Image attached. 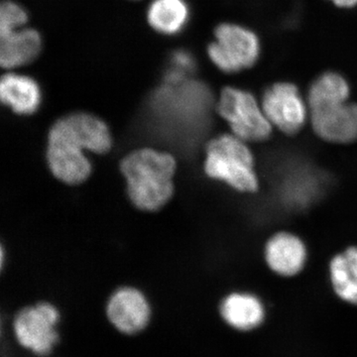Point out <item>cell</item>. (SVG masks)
<instances>
[{
	"instance_id": "7a4b0ae2",
	"label": "cell",
	"mask_w": 357,
	"mask_h": 357,
	"mask_svg": "<svg viewBox=\"0 0 357 357\" xmlns=\"http://www.w3.org/2000/svg\"><path fill=\"white\" fill-rule=\"evenodd\" d=\"M206 175L241 192H255L259 180L248 143L234 134H223L208 143L204 160Z\"/></svg>"
},
{
	"instance_id": "9c48e42d",
	"label": "cell",
	"mask_w": 357,
	"mask_h": 357,
	"mask_svg": "<svg viewBox=\"0 0 357 357\" xmlns=\"http://www.w3.org/2000/svg\"><path fill=\"white\" fill-rule=\"evenodd\" d=\"M112 325L121 333H139L150 319V307L142 293L133 288L119 289L112 296L107 307Z\"/></svg>"
},
{
	"instance_id": "3957f363",
	"label": "cell",
	"mask_w": 357,
	"mask_h": 357,
	"mask_svg": "<svg viewBox=\"0 0 357 357\" xmlns=\"http://www.w3.org/2000/svg\"><path fill=\"white\" fill-rule=\"evenodd\" d=\"M215 40L208 46V55L218 70L234 74L253 67L261 55V43L252 30L234 23L215 28Z\"/></svg>"
},
{
	"instance_id": "5b68a950",
	"label": "cell",
	"mask_w": 357,
	"mask_h": 357,
	"mask_svg": "<svg viewBox=\"0 0 357 357\" xmlns=\"http://www.w3.org/2000/svg\"><path fill=\"white\" fill-rule=\"evenodd\" d=\"M218 112L229 124L231 133L244 142H262L272 134V128L261 105L244 89L227 86L218 102Z\"/></svg>"
},
{
	"instance_id": "52a82bcc",
	"label": "cell",
	"mask_w": 357,
	"mask_h": 357,
	"mask_svg": "<svg viewBox=\"0 0 357 357\" xmlns=\"http://www.w3.org/2000/svg\"><path fill=\"white\" fill-rule=\"evenodd\" d=\"M59 318L57 309L47 303L26 307L14 321L18 342L35 354H48L58 340L56 326Z\"/></svg>"
},
{
	"instance_id": "277c9868",
	"label": "cell",
	"mask_w": 357,
	"mask_h": 357,
	"mask_svg": "<svg viewBox=\"0 0 357 357\" xmlns=\"http://www.w3.org/2000/svg\"><path fill=\"white\" fill-rule=\"evenodd\" d=\"M84 151H88L86 143L66 116L54 124L49 133L47 158L56 178L68 184L86 180L91 166Z\"/></svg>"
},
{
	"instance_id": "30bf717a",
	"label": "cell",
	"mask_w": 357,
	"mask_h": 357,
	"mask_svg": "<svg viewBox=\"0 0 357 357\" xmlns=\"http://www.w3.org/2000/svg\"><path fill=\"white\" fill-rule=\"evenodd\" d=\"M265 260L275 273L295 276L304 268L307 248L302 239L290 232H278L265 244Z\"/></svg>"
},
{
	"instance_id": "6da1fadb",
	"label": "cell",
	"mask_w": 357,
	"mask_h": 357,
	"mask_svg": "<svg viewBox=\"0 0 357 357\" xmlns=\"http://www.w3.org/2000/svg\"><path fill=\"white\" fill-rule=\"evenodd\" d=\"M121 169L129 198L141 210H159L172 197L176 161L170 154L136 150L122 160Z\"/></svg>"
},
{
	"instance_id": "5bb4252c",
	"label": "cell",
	"mask_w": 357,
	"mask_h": 357,
	"mask_svg": "<svg viewBox=\"0 0 357 357\" xmlns=\"http://www.w3.org/2000/svg\"><path fill=\"white\" fill-rule=\"evenodd\" d=\"M189 20L190 8L185 0H153L147 9L148 23L161 34H177Z\"/></svg>"
},
{
	"instance_id": "ac0fdd59",
	"label": "cell",
	"mask_w": 357,
	"mask_h": 357,
	"mask_svg": "<svg viewBox=\"0 0 357 357\" xmlns=\"http://www.w3.org/2000/svg\"><path fill=\"white\" fill-rule=\"evenodd\" d=\"M28 22V14L17 2L6 0L0 6V31L25 26Z\"/></svg>"
},
{
	"instance_id": "8fae6325",
	"label": "cell",
	"mask_w": 357,
	"mask_h": 357,
	"mask_svg": "<svg viewBox=\"0 0 357 357\" xmlns=\"http://www.w3.org/2000/svg\"><path fill=\"white\" fill-rule=\"evenodd\" d=\"M42 50L40 33L21 26L0 31V65L7 70L30 64Z\"/></svg>"
},
{
	"instance_id": "8992f818",
	"label": "cell",
	"mask_w": 357,
	"mask_h": 357,
	"mask_svg": "<svg viewBox=\"0 0 357 357\" xmlns=\"http://www.w3.org/2000/svg\"><path fill=\"white\" fill-rule=\"evenodd\" d=\"M261 107L271 126L287 135L299 133L306 124V103L295 84H272L263 93Z\"/></svg>"
},
{
	"instance_id": "d6986e66",
	"label": "cell",
	"mask_w": 357,
	"mask_h": 357,
	"mask_svg": "<svg viewBox=\"0 0 357 357\" xmlns=\"http://www.w3.org/2000/svg\"><path fill=\"white\" fill-rule=\"evenodd\" d=\"M330 1L342 8H354L357 6V0H330Z\"/></svg>"
},
{
	"instance_id": "9a60e30c",
	"label": "cell",
	"mask_w": 357,
	"mask_h": 357,
	"mask_svg": "<svg viewBox=\"0 0 357 357\" xmlns=\"http://www.w3.org/2000/svg\"><path fill=\"white\" fill-rule=\"evenodd\" d=\"M331 279L337 296L357 305V248H349L335 255L330 264Z\"/></svg>"
},
{
	"instance_id": "2e32d148",
	"label": "cell",
	"mask_w": 357,
	"mask_h": 357,
	"mask_svg": "<svg viewBox=\"0 0 357 357\" xmlns=\"http://www.w3.org/2000/svg\"><path fill=\"white\" fill-rule=\"evenodd\" d=\"M351 95L349 82L337 72H326L311 84L307 95L309 109L331 103L344 102Z\"/></svg>"
},
{
	"instance_id": "4fadbf2b",
	"label": "cell",
	"mask_w": 357,
	"mask_h": 357,
	"mask_svg": "<svg viewBox=\"0 0 357 357\" xmlns=\"http://www.w3.org/2000/svg\"><path fill=\"white\" fill-rule=\"evenodd\" d=\"M222 317L229 326L239 331H249L262 323L264 310L260 301L249 294L234 293L223 300Z\"/></svg>"
},
{
	"instance_id": "e0dca14e",
	"label": "cell",
	"mask_w": 357,
	"mask_h": 357,
	"mask_svg": "<svg viewBox=\"0 0 357 357\" xmlns=\"http://www.w3.org/2000/svg\"><path fill=\"white\" fill-rule=\"evenodd\" d=\"M197 68L196 59L190 52L177 50L169 59V67L165 73V83L176 86L184 83L188 77L195 72Z\"/></svg>"
},
{
	"instance_id": "7c38bea8",
	"label": "cell",
	"mask_w": 357,
	"mask_h": 357,
	"mask_svg": "<svg viewBox=\"0 0 357 357\" xmlns=\"http://www.w3.org/2000/svg\"><path fill=\"white\" fill-rule=\"evenodd\" d=\"M0 98L16 114H32L41 102V91L32 77L7 73L0 81Z\"/></svg>"
},
{
	"instance_id": "ba28073f",
	"label": "cell",
	"mask_w": 357,
	"mask_h": 357,
	"mask_svg": "<svg viewBox=\"0 0 357 357\" xmlns=\"http://www.w3.org/2000/svg\"><path fill=\"white\" fill-rule=\"evenodd\" d=\"M312 130L326 142L349 144L357 141L356 103L335 102L310 109Z\"/></svg>"
}]
</instances>
